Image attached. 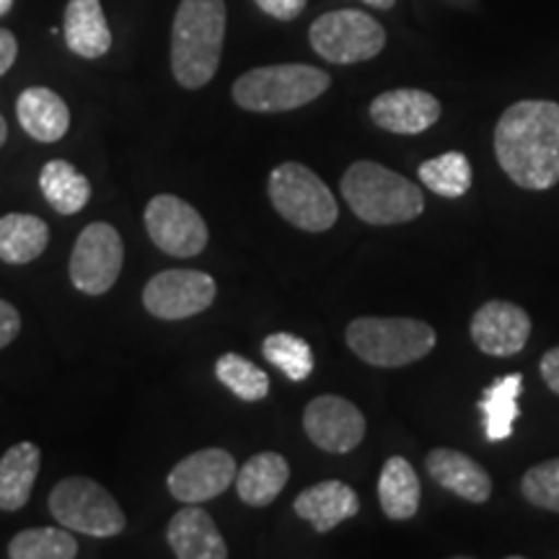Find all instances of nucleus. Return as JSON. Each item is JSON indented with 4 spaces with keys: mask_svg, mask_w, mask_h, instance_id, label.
<instances>
[{
    "mask_svg": "<svg viewBox=\"0 0 559 559\" xmlns=\"http://www.w3.org/2000/svg\"><path fill=\"white\" fill-rule=\"evenodd\" d=\"M342 198L349 210L370 226H396L423 215V190L402 174L376 164V160H355L340 181Z\"/></svg>",
    "mask_w": 559,
    "mask_h": 559,
    "instance_id": "7ed1b4c3",
    "label": "nucleus"
},
{
    "mask_svg": "<svg viewBox=\"0 0 559 559\" xmlns=\"http://www.w3.org/2000/svg\"><path fill=\"white\" fill-rule=\"evenodd\" d=\"M62 34H66L68 50L79 58H104L111 50V32L102 0H70Z\"/></svg>",
    "mask_w": 559,
    "mask_h": 559,
    "instance_id": "aec40b11",
    "label": "nucleus"
},
{
    "mask_svg": "<svg viewBox=\"0 0 559 559\" xmlns=\"http://www.w3.org/2000/svg\"><path fill=\"white\" fill-rule=\"evenodd\" d=\"M5 138H9V124H5L3 115H0V148H3V145H5Z\"/></svg>",
    "mask_w": 559,
    "mask_h": 559,
    "instance_id": "e433bc0d",
    "label": "nucleus"
},
{
    "mask_svg": "<svg viewBox=\"0 0 559 559\" xmlns=\"http://www.w3.org/2000/svg\"><path fill=\"white\" fill-rule=\"evenodd\" d=\"M428 474L440 487L469 502H487L492 495V479L477 461L453 449H436L425 459Z\"/></svg>",
    "mask_w": 559,
    "mask_h": 559,
    "instance_id": "6ab92c4d",
    "label": "nucleus"
},
{
    "mask_svg": "<svg viewBox=\"0 0 559 559\" xmlns=\"http://www.w3.org/2000/svg\"><path fill=\"white\" fill-rule=\"evenodd\" d=\"M309 39L313 52L332 66H355L381 55L386 47V29L366 11L342 9L313 21Z\"/></svg>",
    "mask_w": 559,
    "mask_h": 559,
    "instance_id": "6e6552de",
    "label": "nucleus"
},
{
    "mask_svg": "<svg viewBox=\"0 0 559 559\" xmlns=\"http://www.w3.org/2000/svg\"><path fill=\"white\" fill-rule=\"evenodd\" d=\"M16 117L24 132L39 143H58L70 128V109L60 94L47 86L24 88L16 99Z\"/></svg>",
    "mask_w": 559,
    "mask_h": 559,
    "instance_id": "a211bd4d",
    "label": "nucleus"
},
{
    "mask_svg": "<svg viewBox=\"0 0 559 559\" xmlns=\"http://www.w3.org/2000/svg\"><path fill=\"white\" fill-rule=\"evenodd\" d=\"M304 430L313 445L330 453H349L366 438V417L353 402L324 394L309 402L304 412Z\"/></svg>",
    "mask_w": 559,
    "mask_h": 559,
    "instance_id": "ddd939ff",
    "label": "nucleus"
},
{
    "mask_svg": "<svg viewBox=\"0 0 559 559\" xmlns=\"http://www.w3.org/2000/svg\"><path fill=\"white\" fill-rule=\"evenodd\" d=\"M379 500L391 521H407L419 508V477L404 456H391L379 477Z\"/></svg>",
    "mask_w": 559,
    "mask_h": 559,
    "instance_id": "a878e982",
    "label": "nucleus"
},
{
    "mask_svg": "<svg viewBox=\"0 0 559 559\" xmlns=\"http://www.w3.org/2000/svg\"><path fill=\"white\" fill-rule=\"evenodd\" d=\"M262 355L293 383L306 381L313 373V349L306 340L290 332H275L262 342Z\"/></svg>",
    "mask_w": 559,
    "mask_h": 559,
    "instance_id": "c756f323",
    "label": "nucleus"
},
{
    "mask_svg": "<svg viewBox=\"0 0 559 559\" xmlns=\"http://www.w3.org/2000/svg\"><path fill=\"white\" fill-rule=\"evenodd\" d=\"M41 469V451L32 440H21L0 456V510H21L29 502Z\"/></svg>",
    "mask_w": 559,
    "mask_h": 559,
    "instance_id": "412c9836",
    "label": "nucleus"
},
{
    "mask_svg": "<svg viewBox=\"0 0 559 559\" xmlns=\"http://www.w3.org/2000/svg\"><path fill=\"white\" fill-rule=\"evenodd\" d=\"M290 479V466L275 451H262L251 456L236 472V492L249 508H267L283 492Z\"/></svg>",
    "mask_w": 559,
    "mask_h": 559,
    "instance_id": "4be33fe9",
    "label": "nucleus"
},
{
    "mask_svg": "<svg viewBox=\"0 0 559 559\" xmlns=\"http://www.w3.org/2000/svg\"><path fill=\"white\" fill-rule=\"evenodd\" d=\"M293 510H296L298 519L309 521L319 534H326V531L337 528L342 521L355 519L360 510V500L358 492L345 481L326 479L304 489L293 502Z\"/></svg>",
    "mask_w": 559,
    "mask_h": 559,
    "instance_id": "f3484780",
    "label": "nucleus"
},
{
    "mask_svg": "<svg viewBox=\"0 0 559 559\" xmlns=\"http://www.w3.org/2000/svg\"><path fill=\"white\" fill-rule=\"evenodd\" d=\"M236 472H239V466L228 451L202 449L174 466L166 487H169L174 500L185 502V506H200V502L226 492L236 481Z\"/></svg>",
    "mask_w": 559,
    "mask_h": 559,
    "instance_id": "f8f14e48",
    "label": "nucleus"
},
{
    "mask_svg": "<svg viewBox=\"0 0 559 559\" xmlns=\"http://www.w3.org/2000/svg\"><path fill=\"white\" fill-rule=\"evenodd\" d=\"M21 332V317L9 300H0V349L9 347Z\"/></svg>",
    "mask_w": 559,
    "mask_h": 559,
    "instance_id": "473e14b6",
    "label": "nucleus"
},
{
    "mask_svg": "<svg viewBox=\"0 0 559 559\" xmlns=\"http://www.w3.org/2000/svg\"><path fill=\"white\" fill-rule=\"evenodd\" d=\"M215 376L241 402H262L270 394V376L243 355H221L218 362H215Z\"/></svg>",
    "mask_w": 559,
    "mask_h": 559,
    "instance_id": "c85d7f7f",
    "label": "nucleus"
},
{
    "mask_svg": "<svg viewBox=\"0 0 559 559\" xmlns=\"http://www.w3.org/2000/svg\"><path fill=\"white\" fill-rule=\"evenodd\" d=\"M254 3L260 5V9L272 19L293 21V19H298L300 13H304L309 0H254Z\"/></svg>",
    "mask_w": 559,
    "mask_h": 559,
    "instance_id": "2f4dec72",
    "label": "nucleus"
},
{
    "mask_svg": "<svg viewBox=\"0 0 559 559\" xmlns=\"http://www.w3.org/2000/svg\"><path fill=\"white\" fill-rule=\"evenodd\" d=\"M498 164L523 190H549L559 181V104L526 99L502 111L495 128Z\"/></svg>",
    "mask_w": 559,
    "mask_h": 559,
    "instance_id": "f257e3e1",
    "label": "nucleus"
},
{
    "mask_svg": "<svg viewBox=\"0 0 559 559\" xmlns=\"http://www.w3.org/2000/svg\"><path fill=\"white\" fill-rule=\"evenodd\" d=\"M13 9V0H0V16H5Z\"/></svg>",
    "mask_w": 559,
    "mask_h": 559,
    "instance_id": "4c0bfd02",
    "label": "nucleus"
},
{
    "mask_svg": "<svg viewBox=\"0 0 559 559\" xmlns=\"http://www.w3.org/2000/svg\"><path fill=\"white\" fill-rule=\"evenodd\" d=\"M330 83V73L304 62L264 66L249 70L234 83V102L257 115H277L317 102Z\"/></svg>",
    "mask_w": 559,
    "mask_h": 559,
    "instance_id": "20e7f679",
    "label": "nucleus"
},
{
    "mask_svg": "<svg viewBox=\"0 0 559 559\" xmlns=\"http://www.w3.org/2000/svg\"><path fill=\"white\" fill-rule=\"evenodd\" d=\"M523 394V376L508 373L502 379H495L485 389L479 400V412L485 417V438L489 443H500L513 436L515 419L521 415L519 400Z\"/></svg>",
    "mask_w": 559,
    "mask_h": 559,
    "instance_id": "5701e85b",
    "label": "nucleus"
},
{
    "mask_svg": "<svg viewBox=\"0 0 559 559\" xmlns=\"http://www.w3.org/2000/svg\"><path fill=\"white\" fill-rule=\"evenodd\" d=\"M347 347L376 368H404L436 347V330L419 319L360 317L349 321Z\"/></svg>",
    "mask_w": 559,
    "mask_h": 559,
    "instance_id": "39448f33",
    "label": "nucleus"
},
{
    "mask_svg": "<svg viewBox=\"0 0 559 559\" xmlns=\"http://www.w3.org/2000/svg\"><path fill=\"white\" fill-rule=\"evenodd\" d=\"M417 177L430 192L440 198H464L472 187V164L461 151H449L443 156H436L425 164H419Z\"/></svg>",
    "mask_w": 559,
    "mask_h": 559,
    "instance_id": "bb28decb",
    "label": "nucleus"
},
{
    "mask_svg": "<svg viewBox=\"0 0 559 559\" xmlns=\"http://www.w3.org/2000/svg\"><path fill=\"white\" fill-rule=\"evenodd\" d=\"M75 555H79V542L62 526L26 528L9 544L11 559H73Z\"/></svg>",
    "mask_w": 559,
    "mask_h": 559,
    "instance_id": "cd10ccee",
    "label": "nucleus"
},
{
    "mask_svg": "<svg viewBox=\"0 0 559 559\" xmlns=\"http://www.w3.org/2000/svg\"><path fill=\"white\" fill-rule=\"evenodd\" d=\"M531 337V317L510 300H487L472 317V340L495 358L519 355Z\"/></svg>",
    "mask_w": 559,
    "mask_h": 559,
    "instance_id": "4468645a",
    "label": "nucleus"
},
{
    "mask_svg": "<svg viewBox=\"0 0 559 559\" xmlns=\"http://www.w3.org/2000/svg\"><path fill=\"white\" fill-rule=\"evenodd\" d=\"M370 117L394 135H419L440 120V102L423 88H394L376 96Z\"/></svg>",
    "mask_w": 559,
    "mask_h": 559,
    "instance_id": "2eb2a0df",
    "label": "nucleus"
},
{
    "mask_svg": "<svg viewBox=\"0 0 559 559\" xmlns=\"http://www.w3.org/2000/svg\"><path fill=\"white\" fill-rule=\"evenodd\" d=\"M166 539L179 559H226L228 544L202 508H181L166 526Z\"/></svg>",
    "mask_w": 559,
    "mask_h": 559,
    "instance_id": "dca6fc26",
    "label": "nucleus"
},
{
    "mask_svg": "<svg viewBox=\"0 0 559 559\" xmlns=\"http://www.w3.org/2000/svg\"><path fill=\"white\" fill-rule=\"evenodd\" d=\"M521 492L531 506L559 513V459L531 466L521 479Z\"/></svg>",
    "mask_w": 559,
    "mask_h": 559,
    "instance_id": "7c9ffc66",
    "label": "nucleus"
},
{
    "mask_svg": "<svg viewBox=\"0 0 559 559\" xmlns=\"http://www.w3.org/2000/svg\"><path fill=\"white\" fill-rule=\"evenodd\" d=\"M267 192L272 207L283 215L290 226L309 234L330 230L340 218L337 200L332 198L330 187L304 164H280L270 174Z\"/></svg>",
    "mask_w": 559,
    "mask_h": 559,
    "instance_id": "423d86ee",
    "label": "nucleus"
},
{
    "mask_svg": "<svg viewBox=\"0 0 559 559\" xmlns=\"http://www.w3.org/2000/svg\"><path fill=\"white\" fill-rule=\"evenodd\" d=\"M50 243L47 223L29 213H9L0 218V260L9 264H29L45 254Z\"/></svg>",
    "mask_w": 559,
    "mask_h": 559,
    "instance_id": "b1692460",
    "label": "nucleus"
},
{
    "mask_svg": "<svg viewBox=\"0 0 559 559\" xmlns=\"http://www.w3.org/2000/svg\"><path fill=\"white\" fill-rule=\"evenodd\" d=\"M218 296V285L200 270H164L143 288V306L151 317L181 321L207 311Z\"/></svg>",
    "mask_w": 559,
    "mask_h": 559,
    "instance_id": "9d476101",
    "label": "nucleus"
},
{
    "mask_svg": "<svg viewBox=\"0 0 559 559\" xmlns=\"http://www.w3.org/2000/svg\"><path fill=\"white\" fill-rule=\"evenodd\" d=\"M39 190L47 205L60 215H75L88 205L91 181L70 160L52 158L41 166Z\"/></svg>",
    "mask_w": 559,
    "mask_h": 559,
    "instance_id": "393cba45",
    "label": "nucleus"
},
{
    "mask_svg": "<svg viewBox=\"0 0 559 559\" xmlns=\"http://www.w3.org/2000/svg\"><path fill=\"white\" fill-rule=\"evenodd\" d=\"M145 228L151 241L171 257H198L207 247V223L177 194H156L145 207Z\"/></svg>",
    "mask_w": 559,
    "mask_h": 559,
    "instance_id": "9b49d317",
    "label": "nucleus"
},
{
    "mask_svg": "<svg viewBox=\"0 0 559 559\" xmlns=\"http://www.w3.org/2000/svg\"><path fill=\"white\" fill-rule=\"evenodd\" d=\"M366 5H373V9H381V11H389L391 5L396 3V0H362Z\"/></svg>",
    "mask_w": 559,
    "mask_h": 559,
    "instance_id": "c9c22d12",
    "label": "nucleus"
},
{
    "mask_svg": "<svg viewBox=\"0 0 559 559\" xmlns=\"http://www.w3.org/2000/svg\"><path fill=\"white\" fill-rule=\"evenodd\" d=\"M124 264L122 236L111 223H88L70 254V283L86 296H104L115 288Z\"/></svg>",
    "mask_w": 559,
    "mask_h": 559,
    "instance_id": "1a4fd4ad",
    "label": "nucleus"
},
{
    "mask_svg": "<svg viewBox=\"0 0 559 559\" xmlns=\"http://www.w3.org/2000/svg\"><path fill=\"white\" fill-rule=\"evenodd\" d=\"M19 55V41L9 29H0V75H5L13 68Z\"/></svg>",
    "mask_w": 559,
    "mask_h": 559,
    "instance_id": "f704fd0d",
    "label": "nucleus"
},
{
    "mask_svg": "<svg viewBox=\"0 0 559 559\" xmlns=\"http://www.w3.org/2000/svg\"><path fill=\"white\" fill-rule=\"evenodd\" d=\"M223 0H181L171 29V70L181 88L198 91L215 79L226 41Z\"/></svg>",
    "mask_w": 559,
    "mask_h": 559,
    "instance_id": "f03ea898",
    "label": "nucleus"
},
{
    "mask_svg": "<svg viewBox=\"0 0 559 559\" xmlns=\"http://www.w3.org/2000/svg\"><path fill=\"white\" fill-rule=\"evenodd\" d=\"M47 506L62 528L96 536V539L122 534L124 523H128L120 502L111 498L99 481L88 477H68L58 481Z\"/></svg>",
    "mask_w": 559,
    "mask_h": 559,
    "instance_id": "0eeeda50",
    "label": "nucleus"
},
{
    "mask_svg": "<svg viewBox=\"0 0 559 559\" xmlns=\"http://www.w3.org/2000/svg\"><path fill=\"white\" fill-rule=\"evenodd\" d=\"M539 370H542L544 383H547L555 394H559V347H551L549 353H544Z\"/></svg>",
    "mask_w": 559,
    "mask_h": 559,
    "instance_id": "72a5a7b5",
    "label": "nucleus"
}]
</instances>
